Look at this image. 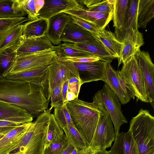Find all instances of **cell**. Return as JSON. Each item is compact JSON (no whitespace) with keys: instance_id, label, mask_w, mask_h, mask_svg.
Returning <instances> with one entry per match:
<instances>
[{"instance_id":"f907efd6","label":"cell","mask_w":154,"mask_h":154,"mask_svg":"<svg viewBox=\"0 0 154 154\" xmlns=\"http://www.w3.org/2000/svg\"><path fill=\"white\" fill-rule=\"evenodd\" d=\"M77 98L78 97L74 92L68 91L66 95L67 101H72Z\"/></svg>"},{"instance_id":"4fadbf2b","label":"cell","mask_w":154,"mask_h":154,"mask_svg":"<svg viewBox=\"0 0 154 154\" xmlns=\"http://www.w3.org/2000/svg\"><path fill=\"white\" fill-rule=\"evenodd\" d=\"M85 7L78 0H44V4L38 12V18L48 20L58 14Z\"/></svg>"},{"instance_id":"6da1fadb","label":"cell","mask_w":154,"mask_h":154,"mask_svg":"<svg viewBox=\"0 0 154 154\" xmlns=\"http://www.w3.org/2000/svg\"><path fill=\"white\" fill-rule=\"evenodd\" d=\"M48 100L41 86L0 77V102L18 106L36 117L48 109Z\"/></svg>"},{"instance_id":"9c48e42d","label":"cell","mask_w":154,"mask_h":154,"mask_svg":"<svg viewBox=\"0 0 154 154\" xmlns=\"http://www.w3.org/2000/svg\"><path fill=\"white\" fill-rule=\"evenodd\" d=\"M56 55L55 51L48 50L17 57L8 74H16L50 64Z\"/></svg>"},{"instance_id":"60d3db41","label":"cell","mask_w":154,"mask_h":154,"mask_svg":"<svg viewBox=\"0 0 154 154\" xmlns=\"http://www.w3.org/2000/svg\"><path fill=\"white\" fill-rule=\"evenodd\" d=\"M71 16L73 22L88 30L94 35H97L98 33L99 30L94 24L78 17Z\"/></svg>"},{"instance_id":"d4e9b609","label":"cell","mask_w":154,"mask_h":154,"mask_svg":"<svg viewBox=\"0 0 154 154\" xmlns=\"http://www.w3.org/2000/svg\"><path fill=\"white\" fill-rule=\"evenodd\" d=\"M94 35L116 59L119 58L123 43L117 39L114 33L104 29L99 30L97 34Z\"/></svg>"},{"instance_id":"d6a6232c","label":"cell","mask_w":154,"mask_h":154,"mask_svg":"<svg viewBox=\"0 0 154 154\" xmlns=\"http://www.w3.org/2000/svg\"><path fill=\"white\" fill-rule=\"evenodd\" d=\"M55 51L59 59L65 58H77L95 56L91 53L67 46L63 43L56 46Z\"/></svg>"},{"instance_id":"8d00e7d4","label":"cell","mask_w":154,"mask_h":154,"mask_svg":"<svg viewBox=\"0 0 154 154\" xmlns=\"http://www.w3.org/2000/svg\"><path fill=\"white\" fill-rule=\"evenodd\" d=\"M62 86L57 85L48 94V100H49L50 97L51 100V107L50 109L61 106L64 103L62 93Z\"/></svg>"},{"instance_id":"ffe728a7","label":"cell","mask_w":154,"mask_h":154,"mask_svg":"<svg viewBox=\"0 0 154 154\" xmlns=\"http://www.w3.org/2000/svg\"><path fill=\"white\" fill-rule=\"evenodd\" d=\"M33 122L21 124L11 130L0 139V154H9L20 142Z\"/></svg>"},{"instance_id":"f35d334b","label":"cell","mask_w":154,"mask_h":154,"mask_svg":"<svg viewBox=\"0 0 154 154\" xmlns=\"http://www.w3.org/2000/svg\"><path fill=\"white\" fill-rule=\"evenodd\" d=\"M68 144V141L64 134L61 139L51 143L46 147L44 154H60Z\"/></svg>"},{"instance_id":"ba28073f","label":"cell","mask_w":154,"mask_h":154,"mask_svg":"<svg viewBox=\"0 0 154 154\" xmlns=\"http://www.w3.org/2000/svg\"><path fill=\"white\" fill-rule=\"evenodd\" d=\"M74 77L79 79L78 71L73 63L60 61L57 54L47 70L48 94L56 86H62L66 81Z\"/></svg>"},{"instance_id":"ac0fdd59","label":"cell","mask_w":154,"mask_h":154,"mask_svg":"<svg viewBox=\"0 0 154 154\" xmlns=\"http://www.w3.org/2000/svg\"><path fill=\"white\" fill-rule=\"evenodd\" d=\"M33 117L27 111L17 105L0 102V120L21 124L32 122Z\"/></svg>"},{"instance_id":"836d02e7","label":"cell","mask_w":154,"mask_h":154,"mask_svg":"<svg viewBox=\"0 0 154 154\" xmlns=\"http://www.w3.org/2000/svg\"><path fill=\"white\" fill-rule=\"evenodd\" d=\"M64 134L63 129L56 122L53 114L51 113L46 135V147L51 143L61 139Z\"/></svg>"},{"instance_id":"5b68a950","label":"cell","mask_w":154,"mask_h":154,"mask_svg":"<svg viewBox=\"0 0 154 154\" xmlns=\"http://www.w3.org/2000/svg\"><path fill=\"white\" fill-rule=\"evenodd\" d=\"M125 82L131 98L136 97V101L149 103L143 79L135 56L130 57L123 63L119 71Z\"/></svg>"},{"instance_id":"7bdbcfd3","label":"cell","mask_w":154,"mask_h":154,"mask_svg":"<svg viewBox=\"0 0 154 154\" xmlns=\"http://www.w3.org/2000/svg\"><path fill=\"white\" fill-rule=\"evenodd\" d=\"M21 125V124L19 123L0 120V134H6L11 130Z\"/></svg>"},{"instance_id":"d590c367","label":"cell","mask_w":154,"mask_h":154,"mask_svg":"<svg viewBox=\"0 0 154 154\" xmlns=\"http://www.w3.org/2000/svg\"><path fill=\"white\" fill-rule=\"evenodd\" d=\"M29 20L24 17L0 19V40L13 28Z\"/></svg>"},{"instance_id":"5bb4252c","label":"cell","mask_w":154,"mask_h":154,"mask_svg":"<svg viewBox=\"0 0 154 154\" xmlns=\"http://www.w3.org/2000/svg\"><path fill=\"white\" fill-rule=\"evenodd\" d=\"M56 48L45 36L26 38L22 36L17 50V57L46 50L55 51Z\"/></svg>"},{"instance_id":"816d5d0a","label":"cell","mask_w":154,"mask_h":154,"mask_svg":"<svg viewBox=\"0 0 154 154\" xmlns=\"http://www.w3.org/2000/svg\"><path fill=\"white\" fill-rule=\"evenodd\" d=\"M96 152L91 147L88 146L87 148L84 149L82 154H95Z\"/></svg>"},{"instance_id":"7c38bea8","label":"cell","mask_w":154,"mask_h":154,"mask_svg":"<svg viewBox=\"0 0 154 154\" xmlns=\"http://www.w3.org/2000/svg\"><path fill=\"white\" fill-rule=\"evenodd\" d=\"M139 0H129L127 16L123 26L115 28L114 33L117 39L122 42L130 37L138 35L141 33L138 30L137 14Z\"/></svg>"},{"instance_id":"8992f818","label":"cell","mask_w":154,"mask_h":154,"mask_svg":"<svg viewBox=\"0 0 154 154\" xmlns=\"http://www.w3.org/2000/svg\"><path fill=\"white\" fill-rule=\"evenodd\" d=\"M98 103L99 109V119L89 145L96 152L105 150L106 148L111 147L112 142L115 140L116 136L110 116L104 107L101 103Z\"/></svg>"},{"instance_id":"7dc6e473","label":"cell","mask_w":154,"mask_h":154,"mask_svg":"<svg viewBox=\"0 0 154 154\" xmlns=\"http://www.w3.org/2000/svg\"><path fill=\"white\" fill-rule=\"evenodd\" d=\"M75 147L71 144L68 143L67 146L63 149L60 154H70Z\"/></svg>"},{"instance_id":"db71d44e","label":"cell","mask_w":154,"mask_h":154,"mask_svg":"<svg viewBox=\"0 0 154 154\" xmlns=\"http://www.w3.org/2000/svg\"><path fill=\"white\" fill-rule=\"evenodd\" d=\"M95 154H113L112 153L109 151H107L106 150L99 151L96 152Z\"/></svg>"},{"instance_id":"52a82bcc","label":"cell","mask_w":154,"mask_h":154,"mask_svg":"<svg viewBox=\"0 0 154 154\" xmlns=\"http://www.w3.org/2000/svg\"><path fill=\"white\" fill-rule=\"evenodd\" d=\"M93 100L104 107L112 120L116 136L119 134L120 127L128 121L123 114L120 102L116 95L105 83L102 88L94 94Z\"/></svg>"},{"instance_id":"4dcf8cb0","label":"cell","mask_w":154,"mask_h":154,"mask_svg":"<svg viewBox=\"0 0 154 154\" xmlns=\"http://www.w3.org/2000/svg\"><path fill=\"white\" fill-rule=\"evenodd\" d=\"M129 0H115L113 4V26L119 29L123 25L128 11Z\"/></svg>"},{"instance_id":"cb8c5ba5","label":"cell","mask_w":154,"mask_h":154,"mask_svg":"<svg viewBox=\"0 0 154 154\" xmlns=\"http://www.w3.org/2000/svg\"><path fill=\"white\" fill-rule=\"evenodd\" d=\"M122 43L123 46L120 57L118 59L119 66L131 56H135L140 51V47L144 44L143 34L141 33L136 36L129 37L125 39Z\"/></svg>"},{"instance_id":"c3c4849f","label":"cell","mask_w":154,"mask_h":154,"mask_svg":"<svg viewBox=\"0 0 154 154\" xmlns=\"http://www.w3.org/2000/svg\"><path fill=\"white\" fill-rule=\"evenodd\" d=\"M35 2L36 11L38 13L44 5V0H35Z\"/></svg>"},{"instance_id":"44dd1931","label":"cell","mask_w":154,"mask_h":154,"mask_svg":"<svg viewBox=\"0 0 154 154\" xmlns=\"http://www.w3.org/2000/svg\"><path fill=\"white\" fill-rule=\"evenodd\" d=\"M112 61L110 60L106 63L105 77L102 81L116 95L121 103L124 105L129 102L131 98L129 94L126 93L122 89L119 81L118 71L115 70L112 67L111 64Z\"/></svg>"},{"instance_id":"e0dca14e","label":"cell","mask_w":154,"mask_h":154,"mask_svg":"<svg viewBox=\"0 0 154 154\" xmlns=\"http://www.w3.org/2000/svg\"><path fill=\"white\" fill-rule=\"evenodd\" d=\"M50 64L14 74H8L5 77L11 80L24 81L42 86L47 84V70Z\"/></svg>"},{"instance_id":"603a6c76","label":"cell","mask_w":154,"mask_h":154,"mask_svg":"<svg viewBox=\"0 0 154 154\" xmlns=\"http://www.w3.org/2000/svg\"><path fill=\"white\" fill-rule=\"evenodd\" d=\"M63 44L67 46L84 51L103 59L111 60L116 59L109 50L97 40L76 44L66 42H64Z\"/></svg>"},{"instance_id":"484cf974","label":"cell","mask_w":154,"mask_h":154,"mask_svg":"<svg viewBox=\"0 0 154 154\" xmlns=\"http://www.w3.org/2000/svg\"><path fill=\"white\" fill-rule=\"evenodd\" d=\"M48 26V20L45 18H38L29 20L23 24L22 37L26 38L45 36Z\"/></svg>"},{"instance_id":"74e56055","label":"cell","mask_w":154,"mask_h":154,"mask_svg":"<svg viewBox=\"0 0 154 154\" xmlns=\"http://www.w3.org/2000/svg\"><path fill=\"white\" fill-rule=\"evenodd\" d=\"M22 9L28 15V18L30 20L37 19L38 14L37 12L35 0H19Z\"/></svg>"},{"instance_id":"f6af8a7d","label":"cell","mask_w":154,"mask_h":154,"mask_svg":"<svg viewBox=\"0 0 154 154\" xmlns=\"http://www.w3.org/2000/svg\"><path fill=\"white\" fill-rule=\"evenodd\" d=\"M82 5H85L87 8L100 2L103 0H78Z\"/></svg>"},{"instance_id":"f5cc1de1","label":"cell","mask_w":154,"mask_h":154,"mask_svg":"<svg viewBox=\"0 0 154 154\" xmlns=\"http://www.w3.org/2000/svg\"><path fill=\"white\" fill-rule=\"evenodd\" d=\"M83 149H81L75 147L74 149L70 154H82Z\"/></svg>"},{"instance_id":"2e32d148","label":"cell","mask_w":154,"mask_h":154,"mask_svg":"<svg viewBox=\"0 0 154 154\" xmlns=\"http://www.w3.org/2000/svg\"><path fill=\"white\" fill-rule=\"evenodd\" d=\"M72 21L70 15L61 13L54 15L48 20V26L46 36L52 44H60V37L66 25Z\"/></svg>"},{"instance_id":"bcb514c9","label":"cell","mask_w":154,"mask_h":154,"mask_svg":"<svg viewBox=\"0 0 154 154\" xmlns=\"http://www.w3.org/2000/svg\"><path fill=\"white\" fill-rule=\"evenodd\" d=\"M68 80L66 81L63 85L62 88V93L64 103L67 102L66 100V95L68 90Z\"/></svg>"},{"instance_id":"11a10c76","label":"cell","mask_w":154,"mask_h":154,"mask_svg":"<svg viewBox=\"0 0 154 154\" xmlns=\"http://www.w3.org/2000/svg\"><path fill=\"white\" fill-rule=\"evenodd\" d=\"M115 0H107L108 3L111 5H113Z\"/></svg>"},{"instance_id":"83f0119b","label":"cell","mask_w":154,"mask_h":154,"mask_svg":"<svg viewBox=\"0 0 154 154\" xmlns=\"http://www.w3.org/2000/svg\"><path fill=\"white\" fill-rule=\"evenodd\" d=\"M20 40L14 45L0 51V77H5L14 65Z\"/></svg>"},{"instance_id":"3957f363","label":"cell","mask_w":154,"mask_h":154,"mask_svg":"<svg viewBox=\"0 0 154 154\" xmlns=\"http://www.w3.org/2000/svg\"><path fill=\"white\" fill-rule=\"evenodd\" d=\"M51 111L47 109L37 117L19 143L9 154H44Z\"/></svg>"},{"instance_id":"d6986e66","label":"cell","mask_w":154,"mask_h":154,"mask_svg":"<svg viewBox=\"0 0 154 154\" xmlns=\"http://www.w3.org/2000/svg\"><path fill=\"white\" fill-rule=\"evenodd\" d=\"M96 40L92 33L72 22L66 25L60 37L61 42L73 44Z\"/></svg>"},{"instance_id":"7a4b0ae2","label":"cell","mask_w":154,"mask_h":154,"mask_svg":"<svg viewBox=\"0 0 154 154\" xmlns=\"http://www.w3.org/2000/svg\"><path fill=\"white\" fill-rule=\"evenodd\" d=\"M66 106L75 126L85 137L89 144L99 119L98 103L94 101L89 103L77 98L67 101Z\"/></svg>"},{"instance_id":"4316f807","label":"cell","mask_w":154,"mask_h":154,"mask_svg":"<svg viewBox=\"0 0 154 154\" xmlns=\"http://www.w3.org/2000/svg\"><path fill=\"white\" fill-rule=\"evenodd\" d=\"M154 17V0H139L137 14L138 28H146Z\"/></svg>"},{"instance_id":"9a60e30c","label":"cell","mask_w":154,"mask_h":154,"mask_svg":"<svg viewBox=\"0 0 154 154\" xmlns=\"http://www.w3.org/2000/svg\"><path fill=\"white\" fill-rule=\"evenodd\" d=\"M80 18L95 25L99 30L105 29L113 19V12L101 13L88 11L85 7L75 9L64 12Z\"/></svg>"},{"instance_id":"ee69618b","label":"cell","mask_w":154,"mask_h":154,"mask_svg":"<svg viewBox=\"0 0 154 154\" xmlns=\"http://www.w3.org/2000/svg\"><path fill=\"white\" fill-rule=\"evenodd\" d=\"M68 91L74 92L78 97L81 86L79 79L75 77H72L69 80Z\"/></svg>"},{"instance_id":"b9f144b4","label":"cell","mask_w":154,"mask_h":154,"mask_svg":"<svg viewBox=\"0 0 154 154\" xmlns=\"http://www.w3.org/2000/svg\"><path fill=\"white\" fill-rule=\"evenodd\" d=\"M59 59L62 61L76 63H89L98 61L100 60H108L103 59L97 56L77 58H65Z\"/></svg>"},{"instance_id":"f546056e","label":"cell","mask_w":154,"mask_h":154,"mask_svg":"<svg viewBox=\"0 0 154 154\" xmlns=\"http://www.w3.org/2000/svg\"><path fill=\"white\" fill-rule=\"evenodd\" d=\"M63 129L65 133L68 143L75 147L81 149L87 148L89 144L85 137L75 126L68 125Z\"/></svg>"},{"instance_id":"8fae6325","label":"cell","mask_w":154,"mask_h":154,"mask_svg":"<svg viewBox=\"0 0 154 154\" xmlns=\"http://www.w3.org/2000/svg\"><path fill=\"white\" fill-rule=\"evenodd\" d=\"M110 60H111L89 63H72L78 71L81 85L103 79L105 75L106 63Z\"/></svg>"},{"instance_id":"e575fe53","label":"cell","mask_w":154,"mask_h":154,"mask_svg":"<svg viewBox=\"0 0 154 154\" xmlns=\"http://www.w3.org/2000/svg\"><path fill=\"white\" fill-rule=\"evenodd\" d=\"M66 103L54 108L53 114L56 122L62 129L68 125L75 126L69 112Z\"/></svg>"},{"instance_id":"1f68e13d","label":"cell","mask_w":154,"mask_h":154,"mask_svg":"<svg viewBox=\"0 0 154 154\" xmlns=\"http://www.w3.org/2000/svg\"><path fill=\"white\" fill-rule=\"evenodd\" d=\"M23 24L13 28L0 40V51L12 46L21 39L23 34Z\"/></svg>"},{"instance_id":"f1b7e54d","label":"cell","mask_w":154,"mask_h":154,"mask_svg":"<svg viewBox=\"0 0 154 154\" xmlns=\"http://www.w3.org/2000/svg\"><path fill=\"white\" fill-rule=\"evenodd\" d=\"M26 14L19 0H0V19L24 17Z\"/></svg>"},{"instance_id":"30bf717a","label":"cell","mask_w":154,"mask_h":154,"mask_svg":"<svg viewBox=\"0 0 154 154\" xmlns=\"http://www.w3.org/2000/svg\"><path fill=\"white\" fill-rule=\"evenodd\" d=\"M135 57L143 79L149 103L154 108V65L148 52L140 51Z\"/></svg>"},{"instance_id":"277c9868","label":"cell","mask_w":154,"mask_h":154,"mask_svg":"<svg viewBox=\"0 0 154 154\" xmlns=\"http://www.w3.org/2000/svg\"><path fill=\"white\" fill-rule=\"evenodd\" d=\"M129 131L139 154H154V117L149 110L140 109L131 120Z\"/></svg>"},{"instance_id":"7402d4cb","label":"cell","mask_w":154,"mask_h":154,"mask_svg":"<svg viewBox=\"0 0 154 154\" xmlns=\"http://www.w3.org/2000/svg\"><path fill=\"white\" fill-rule=\"evenodd\" d=\"M109 151L113 154H139L136 143L129 130L116 136L114 144Z\"/></svg>"},{"instance_id":"681fc988","label":"cell","mask_w":154,"mask_h":154,"mask_svg":"<svg viewBox=\"0 0 154 154\" xmlns=\"http://www.w3.org/2000/svg\"><path fill=\"white\" fill-rule=\"evenodd\" d=\"M118 75L119 81L122 89L126 93L129 94L126 88L125 83L122 79L120 77L119 73V71L118 72Z\"/></svg>"},{"instance_id":"ab89813d","label":"cell","mask_w":154,"mask_h":154,"mask_svg":"<svg viewBox=\"0 0 154 154\" xmlns=\"http://www.w3.org/2000/svg\"><path fill=\"white\" fill-rule=\"evenodd\" d=\"M88 11L101 13H109L113 12V5L109 4L107 0L101 2L87 8Z\"/></svg>"}]
</instances>
